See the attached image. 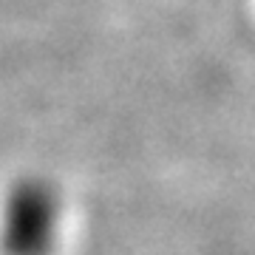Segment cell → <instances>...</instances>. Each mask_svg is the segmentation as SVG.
I'll use <instances>...</instances> for the list:
<instances>
[]
</instances>
